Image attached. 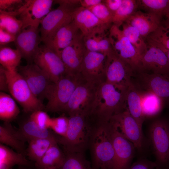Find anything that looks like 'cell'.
<instances>
[{"label":"cell","mask_w":169,"mask_h":169,"mask_svg":"<svg viewBox=\"0 0 169 169\" xmlns=\"http://www.w3.org/2000/svg\"><path fill=\"white\" fill-rule=\"evenodd\" d=\"M128 87L106 82L100 84L95 101L90 115L98 122H107L114 115L126 108Z\"/></svg>","instance_id":"cell-1"},{"label":"cell","mask_w":169,"mask_h":169,"mask_svg":"<svg viewBox=\"0 0 169 169\" xmlns=\"http://www.w3.org/2000/svg\"><path fill=\"white\" fill-rule=\"evenodd\" d=\"M88 115L77 114L69 116L65 136L58 138L66 153H82L90 141L92 132Z\"/></svg>","instance_id":"cell-2"},{"label":"cell","mask_w":169,"mask_h":169,"mask_svg":"<svg viewBox=\"0 0 169 169\" xmlns=\"http://www.w3.org/2000/svg\"><path fill=\"white\" fill-rule=\"evenodd\" d=\"M90 142L94 163L96 168L111 169L115 156L108 122H96Z\"/></svg>","instance_id":"cell-3"},{"label":"cell","mask_w":169,"mask_h":169,"mask_svg":"<svg viewBox=\"0 0 169 169\" xmlns=\"http://www.w3.org/2000/svg\"><path fill=\"white\" fill-rule=\"evenodd\" d=\"M81 77L66 74L55 82L50 84L45 96L48 102L45 106L46 112H63Z\"/></svg>","instance_id":"cell-4"},{"label":"cell","mask_w":169,"mask_h":169,"mask_svg":"<svg viewBox=\"0 0 169 169\" xmlns=\"http://www.w3.org/2000/svg\"><path fill=\"white\" fill-rule=\"evenodd\" d=\"M9 92L22 107L24 111L30 114L39 110L45 109L43 102L33 93L25 80L17 70L5 69Z\"/></svg>","instance_id":"cell-5"},{"label":"cell","mask_w":169,"mask_h":169,"mask_svg":"<svg viewBox=\"0 0 169 169\" xmlns=\"http://www.w3.org/2000/svg\"><path fill=\"white\" fill-rule=\"evenodd\" d=\"M149 138L156 158L157 169L169 164V123L166 120L158 119L151 124Z\"/></svg>","instance_id":"cell-6"},{"label":"cell","mask_w":169,"mask_h":169,"mask_svg":"<svg viewBox=\"0 0 169 169\" xmlns=\"http://www.w3.org/2000/svg\"><path fill=\"white\" fill-rule=\"evenodd\" d=\"M100 85L83 80L75 88L63 112L69 116L77 114L90 115Z\"/></svg>","instance_id":"cell-7"},{"label":"cell","mask_w":169,"mask_h":169,"mask_svg":"<svg viewBox=\"0 0 169 169\" xmlns=\"http://www.w3.org/2000/svg\"><path fill=\"white\" fill-rule=\"evenodd\" d=\"M50 11L42 20L40 32L41 42L49 39L61 28L73 21V13L78 6L63 3Z\"/></svg>","instance_id":"cell-8"},{"label":"cell","mask_w":169,"mask_h":169,"mask_svg":"<svg viewBox=\"0 0 169 169\" xmlns=\"http://www.w3.org/2000/svg\"><path fill=\"white\" fill-rule=\"evenodd\" d=\"M108 37L114 52L128 63L135 72L139 71L140 55L122 30L112 24L109 29Z\"/></svg>","instance_id":"cell-9"},{"label":"cell","mask_w":169,"mask_h":169,"mask_svg":"<svg viewBox=\"0 0 169 169\" xmlns=\"http://www.w3.org/2000/svg\"><path fill=\"white\" fill-rule=\"evenodd\" d=\"M107 55L87 50L84 57L80 75L84 80L100 85L105 82V70Z\"/></svg>","instance_id":"cell-10"},{"label":"cell","mask_w":169,"mask_h":169,"mask_svg":"<svg viewBox=\"0 0 169 169\" xmlns=\"http://www.w3.org/2000/svg\"><path fill=\"white\" fill-rule=\"evenodd\" d=\"M135 72L130 65L113 50L107 55L105 82L128 87L132 83L131 79Z\"/></svg>","instance_id":"cell-11"},{"label":"cell","mask_w":169,"mask_h":169,"mask_svg":"<svg viewBox=\"0 0 169 169\" xmlns=\"http://www.w3.org/2000/svg\"><path fill=\"white\" fill-rule=\"evenodd\" d=\"M109 122L132 143L136 149L141 150L144 141L142 127L131 115L127 108L122 112L113 115Z\"/></svg>","instance_id":"cell-12"},{"label":"cell","mask_w":169,"mask_h":169,"mask_svg":"<svg viewBox=\"0 0 169 169\" xmlns=\"http://www.w3.org/2000/svg\"><path fill=\"white\" fill-rule=\"evenodd\" d=\"M109 127L115 153L111 169H128L131 165L136 148L109 121Z\"/></svg>","instance_id":"cell-13"},{"label":"cell","mask_w":169,"mask_h":169,"mask_svg":"<svg viewBox=\"0 0 169 169\" xmlns=\"http://www.w3.org/2000/svg\"><path fill=\"white\" fill-rule=\"evenodd\" d=\"M138 88L142 90L151 92L159 97L164 104L169 105V76L145 72H135Z\"/></svg>","instance_id":"cell-14"},{"label":"cell","mask_w":169,"mask_h":169,"mask_svg":"<svg viewBox=\"0 0 169 169\" xmlns=\"http://www.w3.org/2000/svg\"><path fill=\"white\" fill-rule=\"evenodd\" d=\"M17 70L25 80L33 95L43 102L52 82L47 75L34 63L19 66Z\"/></svg>","instance_id":"cell-15"},{"label":"cell","mask_w":169,"mask_h":169,"mask_svg":"<svg viewBox=\"0 0 169 169\" xmlns=\"http://www.w3.org/2000/svg\"><path fill=\"white\" fill-rule=\"evenodd\" d=\"M40 29L29 27L23 29L16 35L14 42L16 49L20 53L22 58L27 64L33 63L41 42Z\"/></svg>","instance_id":"cell-16"},{"label":"cell","mask_w":169,"mask_h":169,"mask_svg":"<svg viewBox=\"0 0 169 169\" xmlns=\"http://www.w3.org/2000/svg\"><path fill=\"white\" fill-rule=\"evenodd\" d=\"M18 15L22 29L29 27L38 28L44 18L50 11L54 0H26Z\"/></svg>","instance_id":"cell-17"},{"label":"cell","mask_w":169,"mask_h":169,"mask_svg":"<svg viewBox=\"0 0 169 169\" xmlns=\"http://www.w3.org/2000/svg\"><path fill=\"white\" fill-rule=\"evenodd\" d=\"M33 63L47 75L52 82L57 81L66 74L60 57L44 45L40 47Z\"/></svg>","instance_id":"cell-18"},{"label":"cell","mask_w":169,"mask_h":169,"mask_svg":"<svg viewBox=\"0 0 169 169\" xmlns=\"http://www.w3.org/2000/svg\"><path fill=\"white\" fill-rule=\"evenodd\" d=\"M87 50L84 36L81 32L61 52L60 58L64 65L66 74L80 76L81 66Z\"/></svg>","instance_id":"cell-19"},{"label":"cell","mask_w":169,"mask_h":169,"mask_svg":"<svg viewBox=\"0 0 169 169\" xmlns=\"http://www.w3.org/2000/svg\"><path fill=\"white\" fill-rule=\"evenodd\" d=\"M147 50L140 56L139 72L148 70L169 76V62L165 53L155 45L147 43Z\"/></svg>","instance_id":"cell-20"},{"label":"cell","mask_w":169,"mask_h":169,"mask_svg":"<svg viewBox=\"0 0 169 169\" xmlns=\"http://www.w3.org/2000/svg\"><path fill=\"white\" fill-rule=\"evenodd\" d=\"M73 17V21L84 37L110 28L102 23L89 9L81 6L74 9Z\"/></svg>","instance_id":"cell-21"},{"label":"cell","mask_w":169,"mask_h":169,"mask_svg":"<svg viewBox=\"0 0 169 169\" xmlns=\"http://www.w3.org/2000/svg\"><path fill=\"white\" fill-rule=\"evenodd\" d=\"M81 33L73 21L59 29L52 37L44 43L60 57L61 51Z\"/></svg>","instance_id":"cell-22"},{"label":"cell","mask_w":169,"mask_h":169,"mask_svg":"<svg viewBox=\"0 0 169 169\" xmlns=\"http://www.w3.org/2000/svg\"><path fill=\"white\" fill-rule=\"evenodd\" d=\"M162 20L154 14L138 11L134 12L125 23L136 29L143 38L155 31L161 25Z\"/></svg>","instance_id":"cell-23"},{"label":"cell","mask_w":169,"mask_h":169,"mask_svg":"<svg viewBox=\"0 0 169 169\" xmlns=\"http://www.w3.org/2000/svg\"><path fill=\"white\" fill-rule=\"evenodd\" d=\"M26 141L18 129L14 127L10 122H4L0 125L1 144L26 156Z\"/></svg>","instance_id":"cell-24"},{"label":"cell","mask_w":169,"mask_h":169,"mask_svg":"<svg viewBox=\"0 0 169 169\" xmlns=\"http://www.w3.org/2000/svg\"><path fill=\"white\" fill-rule=\"evenodd\" d=\"M104 30L84 37L85 44L88 51L101 53L107 55L113 51L108 37V32Z\"/></svg>","instance_id":"cell-25"},{"label":"cell","mask_w":169,"mask_h":169,"mask_svg":"<svg viewBox=\"0 0 169 169\" xmlns=\"http://www.w3.org/2000/svg\"><path fill=\"white\" fill-rule=\"evenodd\" d=\"M18 126V130L27 141L33 139L57 137L49 129L38 125L31 119L29 116L20 121Z\"/></svg>","instance_id":"cell-26"},{"label":"cell","mask_w":169,"mask_h":169,"mask_svg":"<svg viewBox=\"0 0 169 169\" xmlns=\"http://www.w3.org/2000/svg\"><path fill=\"white\" fill-rule=\"evenodd\" d=\"M58 140L52 144L44 156L37 163L36 167L44 169H59L62 167L65 155L58 146Z\"/></svg>","instance_id":"cell-27"},{"label":"cell","mask_w":169,"mask_h":169,"mask_svg":"<svg viewBox=\"0 0 169 169\" xmlns=\"http://www.w3.org/2000/svg\"><path fill=\"white\" fill-rule=\"evenodd\" d=\"M126 103V108L130 114L142 127L146 117L142 110L140 91L132 81L128 88Z\"/></svg>","instance_id":"cell-28"},{"label":"cell","mask_w":169,"mask_h":169,"mask_svg":"<svg viewBox=\"0 0 169 169\" xmlns=\"http://www.w3.org/2000/svg\"><path fill=\"white\" fill-rule=\"evenodd\" d=\"M26 156L0 143V169H12L15 165L29 166L30 162Z\"/></svg>","instance_id":"cell-29"},{"label":"cell","mask_w":169,"mask_h":169,"mask_svg":"<svg viewBox=\"0 0 169 169\" xmlns=\"http://www.w3.org/2000/svg\"><path fill=\"white\" fill-rule=\"evenodd\" d=\"M58 137L52 138H38L29 140L26 149V156L35 164L38 162L52 144L58 140Z\"/></svg>","instance_id":"cell-30"},{"label":"cell","mask_w":169,"mask_h":169,"mask_svg":"<svg viewBox=\"0 0 169 169\" xmlns=\"http://www.w3.org/2000/svg\"><path fill=\"white\" fill-rule=\"evenodd\" d=\"M140 91L142 110L146 118L158 114L162 110L164 105L161 100L151 92Z\"/></svg>","instance_id":"cell-31"},{"label":"cell","mask_w":169,"mask_h":169,"mask_svg":"<svg viewBox=\"0 0 169 169\" xmlns=\"http://www.w3.org/2000/svg\"><path fill=\"white\" fill-rule=\"evenodd\" d=\"M20 110L14 99L6 93L0 92V119L10 122L16 118Z\"/></svg>","instance_id":"cell-32"},{"label":"cell","mask_w":169,"mask_h":169,"mask_svg":"<svg viewBox=\"0 0 169 169\" xmlns=\"http://www.w3.org/2000/svg\"><path fill=\"white\" fill-rule=\"evenodd\" d=\"M22 58L19 51L5 46H0V63L7 70H17Z\"/></svg>","instance_id":"cell-33"},{"label":"cell","mask_w":169,"mask_h":169,"mask_svg":"<svg viewBox=\"0 0 169 169\" xmlns=\"http://www.w3.org/2000/svg\"><path fill=\"white\" fill-rule=\"evenodd\" d=\"M137 2L138 8L162 19L169 14V0H139Z\"/></svg>","instance_id":"cell-34"},{"label":"cell","mask_w":169,"mask_h":169,"mask_svg":"<svg viewBox=\"0 0 169 169\" xmlns=\"http://www.w3.org/2000/svg\"><path fill=\"white\" fill-rule=\"evenodd\" d=\"M138 8L137 0H122L121 5L113 15L112 24L120 28Z\"/></svg>","instance_id":"cell-35"},{"label":"cell","mask_w":169,"mask_h":169,"mask_svg":"<svg viewBox=\"0 0 169 169\" xmlns=\"http://www.w3.org/2000/svg\"><path fill=\"white\" fill-rule=\"evenodd\" d=\"M124 35L135 48L138 54L140 55L147 49V44L139 31L133 26L124 23L122 25Z\"/></svg>","instance_id":"cell-36"},{"label":"cell","mask_w":169,"mask_h":169,"mask_svg":"<svg viewBox=\"0 0 169 169\" xmlns=\"http://www.w3.org/2000/svg\"><path fill=\"white\" fill-rule=\"evenodd\" d=\"M0 28L16 35L22 30L23 24L16 16L0 11Z\"/></svg>","instance_id":"cell-37"},{"label":"cell","mask_w":169,"mask_h":169,"mask_svg":"<svg viewBox=\"0 0 169 169\" xmlns=\"http://www.w3.org/2000/svg\"><path fill=\"white\" fill-rule=\"evenodd\" d=\"M60 169H92L89 162L82 153H66L64 162Z\"/></svg>","instance_id":"cell-38"},{"label":"cell","mask_w":169,"mask_h":169,"mask_svg":"<svg viewBox=\"0 0 169 169\" xmlns=\"http://www.w3.org/2000/svg\"><path fill=\"white\" fill-rule=\"evenodd\" d=\"M168 32L161 25L147 37V43L162 46L169 50V35Z\"/></svg>","instance_id":"cell-39"},{"label":"cell","mask_w":169,"mask_h":169,"mask_svg":"<svg viewBox=\"0 0 169 169\" xmlns=\"http://www.w3.org/2000/svg\"><path fill=\"white\" fill-rule=\"evenodd\" d=\"M87 9L104 24L110 27L112 25L113 15L102 2Z\"/></svg>","instance_id":"cell-40"},{"label":"cell","mask_w":169,"mask_h":169,"mask_svg":"<svg viewBox=\"0 0 169 169\" xmlns=\"http://www.w3.org/2000/svg\"><path fill=\"white\" fill-rule=\"evenodd\" d=\"M25 2L22 0H0V11L18 16Z\"/></svg>","instance_id":"cell-41"},{"label":"cell","mask_w":169,"mask_h":169,"mask_svg":"<svg viewBox=\"0 0 169 169\" xmlns=\"http://www.w3.org/2000/svg\"><path fill=\"white\" fill-rule=\"evenodd\" d=\"M69 125V118L61 116L52 118L50 129L60 137L64 136Z\"/></svg>","instance_id":"cell-42"},{"label":"cell","mask_w":169,"mask_h":169,"mask_svg":"<svg viewBox=\"0 0 169 169\" xmlns=\"http://www.w3.org/2000/svg\"><path fill=\"white\" fill-rule=\"evenodd\" d=\"M29 117L31 120L40 127L50 129L52 118L46 111L42 110L35 111L30 114Z\"/></svg>","instance_id":"cell-43"},{"label":"cell","mask_w":169,"mask_h":169,"mask_svg":"<svg viewBox=\"0 0 169 169\" xmlns=\"http://www.w3.org/2000/svg\"><path fill=\"white\" fill-rule=\"evenodd\" d=\"M128 169H157V165L155 162L141 159L134 163Z\"/></svg>","instance_id":"cell-44"},{"label":"cell","mask_w":169,"mask_h":169,"mask_svg":"<svg viewBox=\"0 0 169 169\" xmlns=\"http://www.w3.org/2000/svg\"><path fill=\"white\" fill-rule=\"evenodd\" d=\"M16 35L0 28V45L5 46L10 42H14Z\"/></svg>","instance_id":"cell-45"},{"label":"cell","mask_w":169,"mask_h":169,"mask_svg":"<svg viewBox=\"0 0 169 169\" xmlns=\"http://www.w3.org/2000/svg\"><path fill=\"white\" fill-rule=\"evenodd\" d=\"M0 90L1 92H9L8 79L5 69L1 66L0 67Z\"/></svg>","instance_id":"cell-46"},{"label":"cell","mask_w":169,"mask_h":169,"mask_svg":"<svg viewBox=\"0 0 169 169\" xmlns=\"http://www.w3.org/2000/svg\"><path fill=\"white\" fill-rule=\"evenodd\" d=\"M122 0H104L102 2L113 15L121 5Z\"/></svg>","instance_id":"cell-47"},{"label":"cell","mask_w":169,"mask_h":169,"mask_svg":"<svg viewBox=\"0 0 169 169\" xmlns=\"http://www.w3.org/2000/svg\"><path fill=\"white\" fill-rule=\"evenodd\" d=\"M102 1L101 0H80V5L82 7L88 8L101 3Z\"/></svg>","instance_id":"cell-48"},{"label":"cell","mask_w":169,"mask_h":169,"mask_svg":"<svg viewBox=\"0 0 169 169\" xmlns=\"http://www.w3.org/2000/svg\"><path fill=\"white\" fill-rule=\"evenodd\" d=\"M55 4L63 3L68 5L78 6L80 4V0H54Z\"/></svg>","instance_id":"cell-49"},{"label":"cell","mask_w":169,"mask_h":169,"mask_svg":"<svg viewBox=\"0 0 169 169\" xmlns=\"http://www.w3.org/2000/svg\"><path fill=\"white\" fill-rule=\"evenodd\" d=\"M166 19L163 21V23L161 24L169 32V14L166 16Z\"/></svg>","instance_id":"cell-50"},{"label":"cell","mask_w":169,"mask_h":169,"mask_svg":"<svg viewBox=\"0 0 169 169\" xmlns=\"http://www.w3.org/2000/svg\"><path fill=\"white\" fill-rule=\"evenodd\" d=\"M150 44H153V45H155L159 47L166 54V56H167V58H168L169 62V50L167 49L164 48V47H162V46H159V45H156V44H151V43H150Z\"/></svg>","instance_id":"cell-51"},{"label":"cell","mask_w":169,"mask_h":169,"mask_svg":"<svg viewBox=\"0 0 169 169\" xmlns=\"http://www.w3.org/2000/svg\"><path fill=\"white\" fill-rule=\"evenodd\" d=\"M35 169H42V168H39L36 167V168Z\"/></svg>","instance_id":"cell-52"},{"label":"cell","mask_w":169,"mask_h":169,"mask_svg":"<svg viewBox=\"0 0 169 169\" xmlns=\"http://www.w3.org/2000/svg\"><path fill=\"white\" fill-rule=\"evenodd\" d=\"M100 169H107L105 168H101Z\"/></svg>","instance_id":"cell-53"}]
</instances>
